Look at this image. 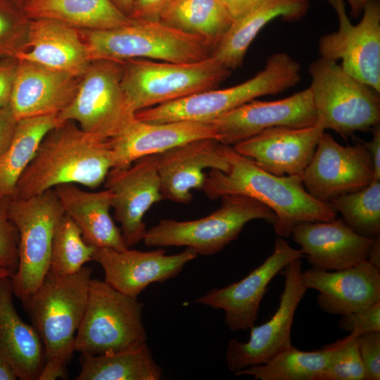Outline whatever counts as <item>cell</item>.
<instances>
[{
  "instance_id": "obj_43",
  "label": "cell",
  "mask_w": 380,
  "mask_h": 380,
  "mask_svg": "<svg viewBox=\"0 0 380 380\" xmlns=\"http://www.w3.org/2000/svg\"><path fill=\"white\" fill-rule=\"evenodd\" d=\"M16 122L9 106L0 110V155L12 139Z\"/></svg>"
},
{
  "instance_id": "obj_44",
  "label": "cell",
  "mask_w": 380,
  "mask_h": 380,
  "mask_svg": "<svg viewBox=\"0 0 380 380\" xmlns=\"http://www.w3.org/2000/svg\"><path fill=\"white\" fill-rule=\"evenodd\" d=\"M265 0H221L233 20L246 15Z\"/></svg>"
},
{
  "instance_id": "obj_40",
  "label": "cell",
  "mask_w": 380,
  "mask_h": 380,
  "mask_svg": "<svg viewBox=\"0 0 380 380\" xmlns=\"http://www.w3.org/2000/svg\"><path fill=\"white\" fill-rule=\"evenodd\" d=\"M21 9L0 0V51L8 49L22 17Z\"/></svg>"
},
{
  "instance_id": "obj_11",
  "label": "cell",
  "mask_w": 380,
  "mask_h": 380,
  "mask_svg": "<svg viewBox=\"0 0 380 380\" xmlns=\"http://www.w3.org/2000/svg\"><path fill=\"white\" fill-rule=\"evenodd\" d=\"M123 62L93 61L82 76L75 97L58 114L103 140L116 137L135 118L121 85Z\"/></svg>"
},
{
  "instance_id": "obj_50",
  "label": "cell",
  "mask_w": 380,
  "mask_h": 380,
  "mask_svg": "<svg viewBox=\"0 0 380 380\" xmlns=\"http://www.w3.org/2000/svg\"><path fill=\"white\" fill-rule=\"evenodd\" d=\"M3 1H5L9 4H11L20 9L22 8V6L25 1V0H1Z\"/></svg>"
},
{
  "instance_id": "obj_2",
  "label": "cell",
  "mask_w": 380,
  "mask_h": 380,
  "mask_svg": "<svg viewBox=\"0 0 380 380\" xmlns=\"http://www.w3.org/2000/svg\"><path fill=\"white\" fill-rule=\"evenodd\" d=\"M113 165L109 141L83 131L73 121H65L44 136L13 198H29L64 184L95 189Z\"/></svg>"
},
{
  "instance_id": "obj_7",
  "label": "cell",
  "mask_w": 380,
  "mask_h": 380,
  "mask_svg": "<svg viewBox=\"0 0 380 380\" xmlns=\"http://www.w3.org/2000/svg\"><path fill=\"white\" fill-rule=\"evenodd\" d=\"M221 205L210 215L194 220L161 219L147 229L143 242L158 248L185 246L196 253L211 255L236 239L250 221L262 220L274 226L276 215L262 203L242 195H225Z\"/></svg>"
},
{
  "instance_id": "obj_20",
  "label": "cell",
  "mask_w": 380,
  "mask_h": 380,
  "mask_svg": "<svg viewBox=\"0 0 380 380\" xmlns=\"http://www.w3.org/2000/svg\"><path fill=\"white\" fill-rule=\"evenodd\" d=\"M301 277L307 289L319 291L320 309L331 315H345L380 300V270L367 260L336 271L309 269Z\"/></svg>"
},
{
  "instance_id": "obj_27",
  "label": "cell",
  "mask_w": 380,
  "mask_h": 380,
  "mask_svg": "<svg viewBox=\"0 0 380 380\" xmlns=\"http://www.w3.org/2000/svg\"><path fill=\"white\" fill-rule=\"evenodd\" d=\"M53 189L65 213L80 228L86 243L118 251L129 248L110 214V190L84 191L74 184H61Z\"/></svg>"
},
{
  "instance_id": "obj_15",
  "label": "cell",
  "mask_w": 380,
  "mask_h": 380,
  "mask_svg": "<svg viewBox=\"0 0 380 380\" xmlns=\"http://www.w3.org/2000/svg\"><path fill=\"white\" fill-rule=\"evenodd\" d=\"M303 255L278 236L272 254L260 266L240 281L212 289L194 302L223 310L224 322L232 331L250 329L257 319L268 284L288 264Z\"/></svg>"
},
{
  "instance_id": "obj_10",
  "label": "cell",
  "mask_w": 380,
  "mask_h": 380,
  "mask_svg": "<svg viewBox=\"0 0 380 380\" xmlns=\"http://www.w3.org/2000/svg\"><path fill=\"white\" fill-rule=\"evenodd\" d=\"M143 304L105 280H90L85 311L76 333L75 350L101 355L146 341Z\"/></svg>"
},
{
  "instance_id": "obj_18",
  "label": "cell",
  "mask_w": 380,
  "mask_h": 380,
  "mask_svg": "<svg viewBox=\"0 0 380 380\" xmlns=\"http://www.w3.org/2000/svg\"><path fill=\"white\" fill-rule=\"evenodd\" d=\"M197 255L189 247L173 255H167L161 248L150 251L96 248L93 260L102 267L104 280L108 284L121 293L138 298L151 284L177 276Z\"/></svg>"
},
{
  "instance_id": "obj_47",
  "label": "cell",
  "mask_w": 380,
  "mask_h": 380,
  "mask_svg": "<svg viewBox=\"0 0 380 380\" xmlns=\"http://www.w3.org/2000/svg\"><path fill=\"white\" fill-rule=\"evenodd\" d=\"M367 260L380 270V236L374 239L368 253Z\"/></svg>"
},
{
  "instance_id": "obj_23",
  "label": "cell",
  "mask_w": 380,
  "mask_h": 380,
  "mask_svg": "<svg viewBox=\"0 0 380 380\" xmlns=\"http://www.w3.org/2000/svg\"><path fill=\"white\" fill-rule=\"evenodd\" d=\"M77 78L38 64L18 61L8 105L13 116L18 120L58 114L75 97L79 84Z\"/></svg>"
},
{
  "instance_id": "obj_24",
  "label": "cell",
  "mask_w": 380,
  "mask_h": 380,
  "mask_svg": "<svg viewBox=\"0 0 380 380\" xmlns=\"http://www.w3.org/2000/svg\"><path fill=\"white\" fill-rule=\"evenodd\" d=\"M206 138L216 139L210 122L150 123L135 118L109 140L113 152V168L127 167L141 157L158 155L183 144Z\"/></svg>"
},
{
  "instance_id": "obj_12",
  "label": "cell",
  "mask_w": 380,
  "mask_h": 380,
  "mask_svg": "<svg viewBox=\"0 0 380 380\" xmlns=\"http://www.w3.org/2000/svg\"><path fill=\"white\" fill-rule=\"evenodd\" d=\"M338 18L336 32L319 40L320 57L336 61L345 72L380 93V3L370 0L361 20L351 23L343 0H326Z\"/></svg>"
},
{
  "instance_id": "obj_21",
  "label": "cell",
  "mask_w": 380,
  "mask_h": 380,
  "mask_svg": "<svg viewBox=\"0 0 380 380\" xmlns=\"http://www.w3.org/2000/svg\"><path fill=\"white\" fill-rule=\"evenodd\" d=\"M163 200L190 203L193 189L202 190L204 170L227 172L229 165L220 150V143L206 138L189 141L156 155Z\"/></svg>"
},
{
  "instance_id": "obj_5",
  "label": "cell",
  "mask_w": 380,
  "mask_h": 380,
  "mask_svg": "<svg viewBox=\"0 0 380 380\" xmlns=\"http://www.w3.org/2000/svg\"><path fill=\"white\" fill-rule=\"evenodd\" d=\"M85 42L92 61L146 58L188 63L205 60L214 51L203 38L160 20L132 19L116 28L87 30Z\"/></svg>"
},
{
  "instance_id": "obj_17",
  "label": "cell",
  "mask_w": 380,
  "mask_h": 380,
  "mask_svg": "<svg viewBox=\"0 0 380 380\" xmlns=\"http://www.w3.org/2000/svg\"><path fill=\"white\" fill-rule=\"evenodd\" d=\"M156 160V155H150L127 167L111 168L103 182L112 194L114 217L129 248L143 240L147 230L144 216L163 200Z\"/></svg>"
},
{
  "instance_id": "obj_34",
  "label": "cell",
  "mask_w": 380,
  "mask_h": 380,
  "mask_svg": "<svg viewBox=\"0 0 380 380\" xmlns=\"http://www.w3.org/2000/svg\"><path fill=\"white\" fill-rule=\"evenodd\" d=\"M344 222L362 236H380V180L363 189L340 195L328 202Z\"/></svg>"
},
{
  "instance_id": "obj_31",
  "label": "cell",
  "mask_w": 380,
  "mask_h": 380,
  "mask_svg": "<svg viewBox=\"0 0 380 380\" xmlns=\"http://www.w3.org/2000/svg\"><path fill=\"white\" fill-rule=\"evenodd\" d=\"M58 114L17 120L12 139L0 155V199H12L18 182L44 136L60 125Z\"/></svg>"
},
{
  "instance_id": "obj_9",
  "label": "cell",
  "mask_w": 380,
  "mask_h": 380,
  "mask_svg": "<svg viewBox=\"0 0 380 380\" xmlns=\"http://www.w3.org/2000/svg\"><path fill=\"white\" fill-rule=\"evenodd\" d=\"M8 212L18 235V267L11 279L13 294L23 302L37 289L49 270L53 234L65 212L53 189L11 199Z\"/></svg>"
},
{
  "instance_id": "obj_33",
  "label": "cell",
  "mask_w": 380,
  "mask_h": 380,
  "mask_svg": "<svg viewBox=\"0 0 380 380\" xmlns=\"http://www.w3.org/2000/svg\"><path fill=\"white\" fill-rule=\"evenodd\" d=\"M329 355L327 345L313 351H303L292 346L263 364L234 374L251 376L258 380H320Z\"/></svg>"
},
{
  "instance_id": "obj_42",
  "label": "cell",
  "mask_w": 380,
  "mask_h": 380,
  "mask_svg": "<svg viewBox=\"0 0 380 380\" xmlns=\"http://www.w3.org/2000/svg\"><path fill=\"white\" fill-rule=\"evenodd\" d=\"M17 63L13 59L0 61V110L9 105Z\"/></svg>"
},
{
  "instance_id": "obj_32",
  "label": "cell",
  "mask_w": 380,
  "mask_h": 380,
  "mask_svg": "<svg viewBox=\"0 0 380 380\" xmlns=\"http://www.w3.org/2000/svg\"><path fill=\"white\" fill-rule=\"evenodd\" d=\"M160 21L203 38L214 51L234 22L221 0H174Z\"/></svg>"
},
{
  "instance_id": "obj_49",
  "label": "cell",
  "mask_w": 380,
  "mask_h": 380,
  "mask_svg": "<svg viewBox=\"0 0 380 380\" xmlns=\"http://www.w3.org/2000/svg\"><path fill=\"white\" fill-rule=\"evenodd\" d=\"M112 3L125 15L129 17L135 0H110Z\"/></svg>"
},
{
  "instance_id": "obj_51",
  "label": "cell",
  "mask_w": 380,
  "mask_h": 380,
  "mask_svg": "<svg viewBox=\"0 0 380 380\" xmlns=\"http://www.w3.org/2000/svg\"><path fill=\"white\" fill-rule=\"evenodd\" d=\"M5 277H11V274L8 272L0 268V278Z\"/></svg>"
},
{
  "instance_id": "obj_46",
  "label": "cell",
  "mask_w": 380,
  "mask_h": 380,
  "mask_svg": "<svg viewBox=\"0 0 380 380\" xmlns=\"http://www.w3.org/2000/svg\"><path fill=\"white\" fill-rule=\"evenodd\" d=\"M18 375L11 364L0 355V380H16Z\"/></svg>"
},
{
  "instance_id": "obj_28",
  "label": "cell",
  "mask_w": 380,
  "mask_h": 380,
  "mask_svg": "<svg viewBox=\"0 0 380 380\" xmlns=\"http://www.w3.org/2000/svg\"><path fill=\"white\" fill-rule=\"evenodd\" d=\"M309 0H265L257 8L234 20L212 56L229 70L240 67L251 44L269 22L278 17L300 20L307 13Z\"/></svg>"
},
{
  "instance_id": "obj_19",
  "label": "cell",
  "mask_w": 380,
  "mask_h": 380,
  "mask_svg": "<svg viewBox=\"0 0 380 380\" xmlns=\"http://www.w3.org/2000/svg\"><path fill=\"white\" fill-rule=\"evenodd\" d=\"M324 131L318 122L306 127L277 126L233 146L239 154L277 176H301Z\"/></svg>"
},
{
  "instance_id": "obj_13",
  "label": "cell",
  "mask_w": 380,
  "mask_h": 380,
  "mask_svg": "<svg viewBox=\"0 0 380 380\" xmlns=\"http://www.w3.org/2000/svg\"><path fill=\"white\" fill-rule=\"evenodd\" d=\"M301 179L313 198L329 202L372 183L375 179L372 159L361 141L342 146L324 131Z\"/></svg>"
},
{
  "instance_id": "obj_14",
  "label": "cell",
  "mask_w": 380,
  "mask_h": 380,
  "mask_svg": "<svg viewBox=\"0 0 380 380\" xmlns=\"http://www.w3.org/2000/svg\"><path fill=\"white\" fill-rule=\"evenodd\" d=\"M283 270L284 286L274 314L265 323L250 328L247 342L232 339L227 344L226 362L234 373L263 364L292 346L291 333L294 315L308 289L302 281L300 258L291 262Z\"/></svg>"
},
{
  "instance_id": "obj_41",
  "label": "cell",
  "mask_w": 380,
  "mask_h": 380,
  "mask_svg": "<svg viewBox=\"0 0 380 380\" xmlns=\"http://www.w3.org/2000/svg\"><path fill=\"white\" fill-rule=\"evenodd\" d=\"M174 0H135L129 18L139 20H160L163 12Z\"/></svg>"
},
{
  "instance_id": "obj_8",
  "label": "cell",
  "mask_w": 380,
  "mask_h": 380,
  "mask_svg": "<svg viewBox=\"0 0 380 380\" xmlns=\"http://www.w3.org/2000/svg\"><path fill=\"white\" fill-rule=\"evenodd\" d=\"M317 121L346 139L380 122L379 93L343 70L336 61L319 57L309 65Z\"/></svg>"
},
{
  "instance_id": "obj_29",
  "label": "cell",
  "mask_w": 380,
  "mask_h": 380,
  "mask_svg": "<svg viewBox=\"0 0 380 380\" xmlns=\"http://www.w3.org/2000/svg\"><path fill=\"white\" fill-rule=\"evenodd\" d=\"M21 11L27 19H51L86 30H109L132 18L110 0H25Z\"/></svg>"
},
{
  "instance_id": "obj_16",
  "label": "cell",
  "mask_w": 380,
  "mask_h": 380,
  "mask_svg": "<svg viewBox=\"0 0 380 380\" xmlns=\"http://www.w3.org/2000/svg\"><path fill=\"white\" fill-rule=\"evenodd\" d=\"M317 119L311 91L308 87L276 101L253 99L210 122L216 140L233 146L272 127H306L315 125Z\"/></svg>"
},
{
  "instance_id": "obj_1",
  "label": "cell",
  "mask_w": 380,
  "mask_h": 380,
  "mask_svg": "<svg viewBox=\"0 0 380 380\" xmlns=\"http://www.w3.org/2000/svg\"><path fill=\"white\" fill-rule=\"evenodd\" d=\"M220 150L229 169L226 172L211 170L206 175L202 190L210 199L236 194L262 203L275 214L273 228L282 238L290 237L298 224L336 217V212L328 202L317 200L305 190L301 176L271 174L239 154L232 146L220 143Z\"/></svg>"
},
{
  "instance_id": "obj_37",
  "label": "cell",
  "mask_w": 380,
  "mask_h": 380,
  "mask_svg": "<svg viewBox=\"0 0 380 380\" xmlns=\"http://www.w3.org/2000/svg\"><path fill=\"white\" fill-rule=\"evenodd\" d=\"M11 199H0V268L11 276L18 267V232L8 217Z\"/></svg>"
},
{
  "instance_id": "obj_36",
  "label": "cell",
  "mask_w": 380,
  "mask_h": 380,
  "mask_svg": "<svg viewBox=\"0 0 380 380\" xmlns=\"http://www.w3.org/2000/svg\"><path fill=\"white\" fill-rule=\"evenodd\" d=\"M358 335L350 333L346 337L328 344L330 355L320 380H365L357 345Z\"/></svg>"
},
{
  "instance_id": "obj_39",
  "label": "cell",
  "mask_w": 380,
  "mask_h": 380,
  "mask_svg": "<svg viewBox=\"0 0 380 380\" xmlns=\"http://www.w3.org/2000/svg\"><path fill=\"white\" fill-rule=\"evenodd\" d=\"M357 345L365 370V380H379L380 331L358 336Z\"/></svg>"
},
{
  "instance_id": "obj_25",
  "label": "cell",
  "mask_w": 380,
  "mask_h": 380,
  "mask_svg": "<svg viewBox=\"0 0 380 380\" xmlns=\"http://www.w3.org/2000/svg\"><path fill=\"white\" fill-rule=\"evenodd\" d=\"M76 28L51 19H34L29 24L28 51L14 57L47 68L82 76L92 62L85 42Z\"/></svg>"
},
{
  "instance_id": "obj_3",
  "label": "cell",
  "mask_w": 380,
  "mask_h": 380,
  "mask_svg": "<svg viewBox=\"0 0 380 380\" xmlns=\"http://www.w3.org/2000/svg\"><path fill=\"white\" fill-rule=\"evenodd\" d=\"M92 270L61 276L48 271L23 305L44 345L46 361L39 380L68 379L67 365L88 298Z\"/></svg>"
},
{
  "instance_id": "obj_35",
  "label": "cell",
  "mask_w": 380,
  "mask_h": 380,
  "mask_svg": "<svg viewBox=\"0 0 380 380\" xmlns=\"http://www.w3.org/2000/svg\"><path fill=\"white\" fill-rule=\"evenodd\" d=\"M95 249L85 242L80 228L65 213L53 234L49 270L61 276L75 274L93 260Z\"/></svg>"
},
{
  "instance_id": "obj_6",
  "label": "cell",
  "mask_w": 380,
  "mask_h": 380,
  "mask_svg": "<svg viewBox=\"0 0 380 380\" xmlns=\"http://www.w3.org/2000/svg\"><path fill=\"white\" fill-rule=\"evenodd\" d=\"M231 72L213 56L188 63L132 58L123 61L121 85L136 113L215 89Z\"/></svg>"
},
{
  "instance_id": "obj_4",
  "label": "cell",
  "mask_w": 380,
  "mask_h": 380,
  "mask_svg": "<svg viewBox=\"0 0 380 380\" xmlns=\"http://www.w3.org/2000/svg\"><path fill=\"white\" fill-rule=\"evenodd\" d=\"M300 65L286 53H274L264 68L234 87L210 89L139 110L135 118L150 123L210 122L253 99L276 95L299 83Z\"/></svg>"
},
{
  "instance_id": "obj_48",
  "label": "cell",
  "mask_w": 380,
  "mask_h": 380,
  "mask_svg": "<svg viewBox=\"0 0 380 380\" xmlns=\"http://www.w3.org/2000/svg\"><path fill=\"white\" fill-rule=\"evenodd\" d=\"M350 6V15L353 18H358L363 11L365 4L370 0H347Z\"/></svg>"
},
{
  "instance_id": "obj_30",
  "label": "cell",
  "mask_w": 380,
  "mask_h": 380,
  "mask_svg": "<svg viewBox=\"0 0 380 380\" xmlns=\"http://www.w3.org/2000/svg\"><path fill=\"white\" fill-rule=\"evenodd\" d=\"M76 380H158L162 368L146 341L101 355L81 354Z\"/></svg>"
},
{
  "instance_id": "obj_45",
  "label": "cell",
  "mask_w": 380,
  "mask_h": 380,
  "mask_svg": "<svg viewBox=\"0 0 380 380\" xmlns=\"http://www.w3.org/2000/svg\"><path fill=\"white\" fill-rule=\"evenodd\" d=\"M373 136L370 141H362L368 150L373 162L374 178L380 180V124H376L372 129Z\"/></svg>"
},
{
  "instance_id": "obj_38",
  "label": "cell",
  "mask_w": 380,
  "mask_h": 380,
  "mask_svg": "<svg viewBox=\"0 0 380 380\" xmlns=\"http://www.w3.org/2000/svg\"><path fill=\"white\" fill-rule=\"evenodd\" d=\"M338 325L358 336L380 331V300L364 310L342 315Z\"/></svg>"
},
{
  "instance_id": "obj_26",
  "label": "cell",
  "mask_w": 380,
  "mask_h": 380,
  "mask_svg": "<svg viewBox=\"0 0 380 380\" xmlns=\"http://www.w3.org/2000/svg\"><path fill=\"white\" fill-rule=\"evenodd\" d=\"M11 277L0 278V355L20 380H39L46 355L33 325L25 323L13 303Z\"/></svg>"
},
{
  "instance_id": "obj_22",
  "label": "cell",
  "mask_w": 380,
  "mask_h": 380,
  "mask_svg": "<svg viewBox=\"0 0 380 380\" xmlns=\"http://www.w3.org/2000/svg\"><path fill=\"white\" fill-rule=\"evenodd\" d=\"M291 236L312 268L325 271L346 269L367 260L375 239L360 235L336 217L298 224Z\"/></svg>"
}]
</instances>
